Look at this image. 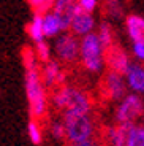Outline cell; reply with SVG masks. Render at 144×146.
<instances>
[{
  "label": "cell",
  "mask_w": 144,
  "mask_h": 146,
  "mask_svg": "<svg viewBox=\"0 0 144 146\" xmlns=\"http://www.w3.org/2000/svg\"><path fill=\"white\" fill-rule=\"evenodd\" d=\"M135 146H144V127H141V125L136 127V140H135Z\"/></svg>",
  "instance_id": "obj_25"
},
{
  "label": "cell",
  "mask_w": 144,
  "mask_h": 146,
  "mask_svg": "<svg viewBox=\"0 0 144 146\" xmlns=\"http://www.w3.org/2000/svg\"><path fill=\"white\" fill-rule=\"evenodd\" d=\"M92 27H94V18H92V15L87 13V11H84V10H81V8L78 7L75 16H73V19H71L68 32L75 33V35H78V36H83V35H86V33H89L90 30H92Z\"/></svg>",
  "instance_id": "obj_10"
},
{
  "label": "cell",
  "mask_w": 144,
  "mask_h": 146,
  "mask_svg": "<svg viewBox=\"0 0 144 146\" xmlns=\"http://www.w3.org/2000/svg\"><path fill=\"white\" fill-rule=\"evenodd\" d=\"M76 2L81 10L87 11V13H92L97 8V0H76Z\"/></svg>",
  "instance_id": "obj_24"
},
{
  "label": "cell",
  "mask_w": 144,
  "mask_h": 146,
  "mask_svg": "<svg viewBox=\"0 0 144 146\" xmlns=\"http://www.w3.org/2000/svg\"><path fill=\"white\" fill-rule=\"evenodd\" d=\"M124 2H127V3H130V2H131V0H124Z\"/></svg>",
  "instance_id": "obj_27"
},
{
  "label": "cell",
  "mask_w": 144,
  "mask_h": 146,
  "mask_svg": "<svg viewBox=\"0 0 144 146\" xmlns=\"http://www.w3.org/2000/svg\"><path fill=\"white\" fill-rule=\"evenodd\" d=\"M21 57H22V65L25 68H32V67L38 65V59L35 54V48L32 46H24L21 51Z\"/></svg>",
  "instance_id": "obj_20"
},
{
  "label": "cell",
  "mask_w": 144,
  "mask_h": 146,
  "mask_svg": "<svg viewBox=\"0 0 144 146\" xmlns=\"http://www.w3.org/2000/svg\"><path fill=\"white\" fill-rule=\"evenodd\" d=\"M63 127L67 143H78L95 135L97 125L90 113L63 111Z\"/></svg>",
  "instance_id": "obj_2"
},
{
  "label": "cell",
  "mask_w": 144,
  "mask_h": 146,
  "mask_svg": "<svg viewBox=\"0 0 144 146\" xmlns=\"http://www.w3.org/2000/svg\"><path fill=\"white\" fill-rule=\"evenodd\" d=\"M27 135H29L30 141L33 145H40L43 141V132H41V127H40V122L38 119H30L29 124H27Z\"/></svg>",
  "instance_id": "obj_19"
},
{
  "label": "cell",
  "mask_w": 144,
  "mask_h": 146,
  "mask_svg": "<svg viewBox=\"0 0 144 146\" xmlns=\"http://www.w3.org/2000/svg\"><path fill=\"white\" fill-rule=\"evenodd\" d=\"M35 54H36L38 62H41V64L49 62L51 60V48H49V44H48L44 40L35 43Z\"/></svg>",
  "instance_id": "obj_21"
},
{
  "label": "cell",
  "mask_w": 144,
  "mask_h": 146,
  "mask_svg": "<svg viewBox=\"0 0 144 146\" xmlns=\"http://www.w3.org/2000/svg\"><path fill=\"white\" fill-rule=\"evenodd\" d=\"M100 36L98 33H86L81 38V67L87 72H100L101 56H100Z\"/></svg>",
  "instance_id": "obj_3"
},
{
  "label": "cell",
  "mask_w": 144,
  "mask_h": 146,
  "mask_svg": "<svg viewBox=\"0 0 144 146\" xmlns=\"http://www.w3.org/2000/svg\"><path fill=\"white\" fill-rule=\"evenodd\" d=\"M122 2L124 0H100V16L106 21L111 18L122 16Z\"/></svg>",
  "instance_id": "obj_14"
},
{
  "label": "cell",
  "mask_w": 144,
  "mask_h": 146,
  "mask_svg": "<svg viewBox=\"0 0 144 146\" xmlns=\"http://www.w3.org/2000/svg\"><path fill=\"white\" fill-rule=\"evenodd\" d=\"M25 95L29 102V111L33 119H41L46 116L48 110V97H46V86L43 84L40 73V65L25 68Z\"/></svg>",
  "instance_id": "obj_1"
},
{
  "label": "cell",
  "mask_w": 144,
  "mask_h": 146,
  "mask_svg": "<svg viewBox=\"0 0 144 146\" xmlns=\"http://www.w3.org/2000/svg\"><path fill=\"white\" fill-rule=\"evenodd\" d=\"M133 51H135V54H136V57H138V59H141V60H144V44L135 43V46H133Z\"/></svg>",
  "instance_id": "obj_26"
},
{
  "label": "cell",
  "mask_w": 144,
  "mask_h": 146,
  "mask_svg": "<svg viewBox=\"0 0 144 146\" xmlns=\"http://www.w3.org/2000/svg\"><path fill=\"white\" fill-rule=\"evenodd\" d=\"M43 29H44V36H55L57 33L63 32V26H62V19L57 13L51 10L49 13L43 16Z\"/></svg>",
  "instance_id": "obj_13"
},
{
  "label": "cell",
  "mask_w": 144,
  "mask_h": 146,
  "mask_svg": "<svg viewBox=\"0 0 144 146\" xmlns=\"http://www.w3.org/2000/svg\"><path fill=\"white\" fill-rule=\"evenodd\" d=\"M27 2L32 8L33 15H43V16L46 13H49L55 3V0H27Z\"/></svg>",
  "instance_id": "obj_18"
},
{
  "label": "cell",
  "mask_w": 144,
  "mask_h": 146,
  "mask_svg": "<svg viewBox=\"0 0 144 146\" xmlns=\"http://www.w3.org/2000/svg\"><path fill=\"white\" fill-rule=\"evenodd\" d=\"M103 64L108 72L117 73L120 76L127 75L130 68V59L119 40L103 48Z\"/></svg>",
  "instance_id": "obj_6"
},
{
  "label": "cell",
  "mask_w": 144,
  "mask_h": 146,
  "mask_svg": "<svg viewBox=\"0 0 144 146\" xmlns=\"http://www.w3.org/2000/svg\"><path fill=\"white\" fill-rule=\"evenodd\" d=\"M76 10H78V2L76 0H55L52 11L60 16L63 32H68L70 24H71V19L75 16Z\"/></svg>",
  "instance_id": "obj_11"
},
{
  "label": "cell",
  "mask_w": 144,
  "mask_h": 146,
  "mask_svg": "<svg viewBox=\"0 0 144 146\" xmlns=\"http://www.w3.org/2000/svg\"><path fill=\"white\" fill-rule=\"evenodd\" d=\"M143 67H144V60H143Z\"/></svg>",
  "instance_id": "obj_28"
},
{
  "label": "cell",
  "mask_w": 144,
  "mask_h": 146,
  "mask_svg": "<svg viewBox=\"0 0 144 146\" xmlns=\"http://www.w3.org/2000/svg\"><path fill=\"white\" fill-rule=\"evenodd\" d=\"M127 92V86L124 84L122 76L117 73L112 72H106L100 76L97 86V94L100 102H112V100H119L122 97H125Z\"/></svg>",
  "instance_id": "obj_5"
},
{
  "label": "cell",
  "mask_w": 144,
  "mask_h": 146,
  "mask_svg": "<svg viewBox=\"0 0 144 146\" xmlns=\"http://www.w3.org/2000/svg\"><path fill=\"white\" fill-rule=\"evenodd\" d=\"M109 138L112 146H135L136 140V125L135 124H119L109 129Z\"/></svg>",
  "instance_id": "obj_9"
},
{
  "label": "cell",
  "mask_w": 144,
  "mask_h": 146,
  "mask_svg": "<svg viewBox=\"0 0 144 146\" xmlns=\"http://www.w3.org/2000/svg\"><path fill=\"white\" fill-rule=\"evenodd\" d=\"M144 111V103L141 97L130 94L122 100L116 111V121L119 124H135V121L143 114Z\"/></svg>",
  "instance_id": "obj_7"
},
{
  "label": "cell",
  "mask_w": 144,
  "mask_h": 146,
  "mask_svg": "<svg viewBox=\"0 0 144 146\" xmlns=\"http://www.w3.org/2000/svg\"><path fill=\"white\" fill-rule=\"evenodd\" d=\"M98 36H100V41H101V46H108L109 43H112V41L119 40L117 38V33H116L114 27L109 24L108 21H103L100 26V30H98Z\"/></svg>",
  "instance_id": "obj_17"
},
{
  "label": "cell",
  "mask_w": 144,
  "mask_h": 146,
  "mask_svg": "<svg viewBox=\"0 0 144 146\" xmlns=\"http://www.w3.org/2000/svg\"><path fill=\"white\" fill-rule=\"evenodd\" d=\"M125 29L128 36L133 40V43L144 44V18L138 15H127L125 16Z\"/></svg>",
  "instance_id": "obj_12"
},
{
  "label": "cell",
  "mask_w": 144,
  "mask_h": 146,
  "mask_svg": "<svg viewBox=\"0 0 144 146\" xmlns=\"http://www.w3.org/2000/svg\"><path fill=\"white\" fill-rule=\"evenodd\" d=\"M25 32L33 43L44 40V29H43V15H33L32 21L25 26Z\"/></svg>",
  "instance_id": "obj_15"
},
{
  "label": "cell",
  "mask_w": 144,
  "mask_h": 146,
  "mask_svg": "<svg viewBox=\"0 0 144 146\" xmlns=\"http://www.w3.org/2000/svg\"><path fill=\"white\" fill-rule=\"evenodd\" d=\"M51 133H52V137L57 140L60 138H65V127H63V122L62 124H59V122H54V124L51 125Z\"/></svg>",
  "instance_id": "obj_23"
},
{
  "label": "cell",
  "mask_w": 144,
  "mask_h": 146,
  "mask_svg": "<svg viewBox=\"0 0 144 146\" xmlns=\"http://www.w3.org/2000/svg\"><path fill=\"white\" fill-rule=\"evenodd\" d=\"M128 84L135 91H139V92H144V67L143 64L141 65H130L128 68Z\"/></svg>",
  "instance_id": "obj_16"
},
{
  "label": "cell",
  "mask_w": 144,
  "mask_h": 146,
  "mask_svg": "<svg viewBox=\"0 0 144 146\" xmlns=\"http://www.w3.org/2000/svg\"><path fill=\"white\" fill-rule=\"evenodd\" d=\"M41 80L43 84L46 86V89H55L57 86L67 83V72L60 67L59 60H49V62L43 64V67H40Z\"/></svg>",
  "instance_id": "obj_8"
},
{
  "label": "cell",
  "mask_w": 144,
  "mask_h": 146,
  "mask_svg": "<svg viewBox=\"0 0 144 146\" xmlns=\"http://www.w3.org/2000/svg\"><path fill=\"white\" fill-rule=\"evenodd\" d=\"M55 56L63 65H81V40L71 32H63L55 41Z\"/></svg>",
  "instance_id": "obj_4"
},
{
  "label": "cell",
  "mask_w": 144,
  "mask_h": 146,
  "mask_svg": "<svg viewBox=\"0 0 144 146\" xmlns=\"http://www.w3.org/2000/svg\"><path fill=\"white\" fill-rule=\"evenodd\" d=\"M101 138H103V135L98 137L97 133H95L94 137H90V138H87V140H83V141H78V143H67V145L68 146H103Z\"/></svg>",
  "instance_id": "obj_22"
}]
</instances>
